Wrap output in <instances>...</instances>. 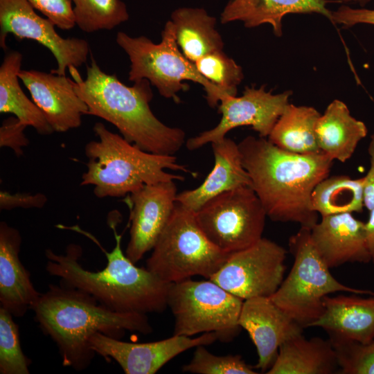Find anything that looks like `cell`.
Wrapping results in <instances>:
<instances>
[{
  "mask_svg": "<svg viewBox=\"0 0 374 374\" xmlns=\"http://www.w3.org/2000/svg\"><path fill=\"white\" fill-rule=\"evenodd\" d=\"M119 213L112 211L108 224L113 231L115 246L107 251L96 238L78 226H64L80 232L92 240L105 253V267L99 271L84 269L79 262L82 249L77 244H69L64 254L50 249L45 251L46 269L51 276L59 277L62 283L89 294L100 303L117 312L141 314L159 313L168 307V283L148 269L138 267L123 253L122 235L116 225Z\"/></svg>",
  "mask_w": 374,
  "mask_h": 374,
  "instance_id": "cell-1",
  "label": "cell"
},
{
  "mask_svg": "<svg viewBox=\"0 0 374 374\" xmlns=\"http://www.w3.org/2000/svg\"><path fill=\"white\" fill-rule=\"evenodd\" d=\"M251 187L274 222L312 229L319 221L311 197L329 176L333 160L323 152L301 154L280 149L266 138L247 136L238 143Z\"/></svg>",
  "mask_w": 374,
  "mask_h": 374,
  "instance_id": "cell-2",
  "label": "cell"
},
{
  "mask_svg": "<svg viewBox=\"0 0 374 374\" xmlns=\"http://www.w3.org/2000/svg\"><path fill=\"white\" fill-rule=\"evenodd\" d=\"M32 310L42 331L56 344L64 366L87 368L96 353L89 339L96 332L120 339L125 331L152 332L147 314L114 311L89 294L64 284L50 285Z\"/></svg>",
  "mask_w": 374,
  "mask_h": 374,
  "instance_id": "cell-3",
  "label": "cell"
},
{
  "mask_svg": "<svg viewBox=\"0 0 374 374\" xmlns=\"http://www.w3.org/2000/svg\"><path fill=\"white\" fill-rule=\"evenodd\" d=\"M85 79L75 67L69 70L78 95L87 104L89 115L112 123L127 141L158 154L175 155L185 143V132L163 124L152 112L153 93L148 80L129 87L115 74L104 72L91 55Z\"/></svg>",
  "mask_w": 374,
  "mask_h": 374,
  "instance_id": "cell-4",
  "label": "cell"
},
{
  "mask_svg": "<svg viewBox=\"0 0 374 374\" xmlns=\"http://www.w3.org/2000/svg\"><path fill=\"white\" fill-rule=\"evenodd\" d=\"M93 132L98 140L88 142L84 147L88 161L80 185L93 186L98 198L122 197L145 185L184 180L183 175L170 173L169 170L197 175L179 163L175 155L143 150L100 122L94 125Z\"/></svg>",
  "mask_w": 374,
  "mask_h": 374,
  "instance_id": "cell-5",
  "label": "cell"
},
{
  "mask_svg": "<svg viewBox=\"0 0 374 374\" xmlns=\"http://www.w3.org/2000/svg\"><path fill=\"white\" fill-rule=\"evenodd\" d=\"M311 229L301 227L288 240L292 267L269 298L303 329L322 314L323 298L336 292L374 296L370 290L353 288L337 280L316 249Z\"/></svg>",
  "mask_w": 374,
  "mask_h": 374,
  "instance_id": "cell-6",
  "label": "cell"
},
{
  "mask_svg": "<svg viewBox=\"0 0 374 374\" xmlns=\"http://www.w3.org/2000/svg\"><path fill=\"white\" fill-rule=\"evenodd\" d=\"M161 36V42L154 44L145 36L134 37L118 32L116 43L130 60L129 80H148L163 97L177 103L180 101L177 93L188 89V85L183 82L193 81L204 87L208 105L217 107L222 99L220 92L182 53L170 20L166 23Z\"/></svg>",
  "mask_w": 374,
  "mask_h": 374,
  "instance_id": "cell-7",
  "label": "cell"
},
{
  "mask_svg": "<svg viewBox=\"0 0 374 374\" xmlns=\"http://www.w3.org/2000/svg\"><path fill=\"white\" fill-rule=\"evenodd\" d=\"M152 250L145 268L168 283L195 276L210 279L230 255L207 238L195 213L177 202Z\"/></svg>",
  "mask_w": 374,
  "mask_h": 374,
  "instance_id": "cell-8",
  "label": "cell"
},
{
  "mask_svg": "<svg viewBox=\"0 0 374 374\" xmlns=\"http://www.w3.org/2000/svg\"><path fill=\"white\" fill-rule=\"evenodd\" d=\"M243 301L210 279L171 283L167 303L175 319L173 335L215 332L217 340L230 342L242 329L238 320Z\"/></svg>",
  "mask_w": 374,
  "mask_h": 374,
  "instance_id": "cell-9",
  "label": "cell"
},
{
  "mask_svg": "<svg viewBox=\"0 0 374 374\" xmlns=\"http://www.w3.org/2000/svg\"><path fill=\"white\" fill-rule=\"evenodd\" d=\"M195 217L207 238L218 249L231 253L262 238L267 216L254 190L245 186L208 200L195 212Z\"/></svg>",
  "mask_w": 374,
  "mask_h": 374,
  "instance_id": "cell-10",
  "label": "cell"
},
{
  "mask_svg": "<svg viewBox=\"0 0 374 374\" xmlns=\"http://www.w3.org/2000/svg\"><path fill=\"white\" fill-rule=\"evenodd\" d=\"M286 255L283 247L262 237L253 245L230 253L210 280L243 301L270 297L284 279Z\"/></svg>",
  "mask_w": 374,
  "mask_h": 374,
  "instance_id": "cell-11",
  "label": "cell"
},
{
  "mask_svg": "<svg viewBox=\"0 0 374 374\" xmlns=\"http://www.w3.org/2000/svg\"><path fill=\"white\" fill-rule=\"evenodd\" d=\"M48 18L38 15L27 0H0V46L6 48L8 34L19 39H33L50 50L57 61V69L51 72L66 75V69L84 64L89 46L83 39L64 38Z\"/></svg>",
  "mask_w": 374,
  "mask_h": 374,
  "instance_id": "cell-12",
  "label": "cell"
},
{
  "mask_svg": "<svg viewBox=\"0 0 374 374\" xmlns=\"http://www.w3.org/2000/svg\"><path fill=\"white\" fill-rule=\"evenodd\" d=\"M292 91L272 94L265 86L259 89L245 87L240 97L226 96L218 106L222 114L219 123L213 128L188 139L186 142L189 150H195L226 137L233 128L251 126L259 136L268 137L278 118L289 104Z\"/></svg>",
  "mask_w": 374,
  "mask_h": 374,
  "instance_id": "cell-13",
  "label": "cell"
},
{
  "mask_svg": "<svg viewBox=\"0 0 374 374\" xmlns=\"http://www.w3.org/2000/svg\"><path fill=\"white\" fill-rule=\"evenodd\" d=\"M216 340L215 332H206L197 338L173 335L160 341L132 343L96 332L89 342L96 354L114 359L126 374H154L181 353Z\"/></svg>",
  "mask_w": 374,
  "mask_h": 374,
  "instance_id": "cell-14",
  "label": "cell"
},
{
  "mask_svg": "<svg viewBox=\"0 0 374 374\" xmlns=\"http://www.w3.org/2000/svg\"><path fill=\"white\" fill-rule=\"evenodd\" d=\"M175 181L145 185L130 194V240L125 255L138 262L155 245L175 210L177 195Z\"/></svg>",
  "mask_w": 374,
  "mask_h": 374,
  "instance_id": "cell-15",
  "label": "cell"
},
{
  "mask_svg": "<svg viewBox=\"0 0 374 374\" xmlns=\"http://www.w3.org/2000/svg\"><path fill=\"white\" fill-rule=\"evenodd\" d=\"M238 322L256 348L258 359L254 368L265 373L274 363L280 346L303 331L269 297L265 296L244 300Z\"/></svg>",
  "mask_w": 374,
  "mask_h": 374,
  "instance_id": "cell-16",
  "label": "cell"
},
{
  "mask_svg": "<svg viewBox=\"0 0 374 374\" xmlns=\"http://www.w3.org/2000/svg\"><path fill=\"white\" fill-rule=\"evenodd\" d=\"M19 78L54 132L78 128L82 116L89 115V108L76 93L73 80L66 75L21 70Z\"/></svg>",
  "mask_w": 374,
  "mask_h": 374,
  "instance_id": "cell-17",
  "label": "cell"
},
{
  "mask_svg": "<svg viewBox=\"0 0 374 374\" xmlns=\"http://www.w3.org/2000/svg\"><path fill=\"white\" fill-rule=\"evenodd\" d=\"M312 241L327 266L331 269L346 263H368L365 222L351 213L321 216L310 230Z\"/></svg>",
  "mask_w": 374,
  "mask_h": 374,
  "instance_id": "cell-18",
  "label": "cell"
},
{
  "mask_svg": "<svg viewBox=\"0 0 374 374\" xmlns=\"http://www.w3.org/2000/svg\"><path fill=\"white\" fill-rule=\"evenodd\" d=\"M21 244L19 231L1 222L0 307L15 317H21L32 310L41 294L19 258Z\"/></svg>",
  "mask_w": 374,
  "mask_h": 374,
  "instance_id": "cell-19",
  "label": "cell"
},
{
  "mask_svg": "<svg viewBox=\"0 0 374 374\" xmlns=\"http://www.w3.org/2000/svg\"><path fill=\"white\" fill-rule=\"evenodd\" d=\"M324 310L310 327L323 329L331 342L355 341L366 344L374 339V296H326Z\"/></svg>",
  "mask_w": 374,
  "mask_h": 374,
  "instance_id": "cell-20",
  "label": "cell"
},
{
  "mask_svg": "<svg viewBox=\"0 0 374 374\" xmlns=\"http://www.w3.org/2000/svg\"><path fill=\"white\" fill-rule=\"evenodd\" d=\"M214 166L198 187L178 193L176 202L197 212L212 198L241 186L251 187L249 175L243 166L238 143L225 137L211 143Z\"/></svg>",
  "mask_w": 374,
  "mask_h": 374,
  "instance_id": "cell-21",
  "label": "cell"
},
{
  "mask_svg": "<svg viewBox=\"0 0 374 374\" xmlns=\"http://www.w3.org/2000/svg\"><path fill=\"white\" fill-rule=\"evenodd\" d=\"M327 0H230L223 9L220 21L226 24L241 21L247 28L270 24L274 34L282 35V19L287 14L318 13L331 19Z\"/></svg>",
  "mask_w": 374,
  "mask_h": 374,
  "instance_id": "cell-22",
  "label": "cell"
},
{
  "mask_svg": "<svg viewBox=\"0 0 374 374\" xmlns=\"http://www.w3.org/2000/svg\"><path fill=\"white\" fill-rule=\"evenodd\" d=\"M335 349L328 339L319 337L307 339L303 333L284 342L267 374L339 373Z\"/></svg>",
  "mask_w": 374,
  "mask_h": 374,
  "instance_id": "cell-23",
  "label": "cell"
},
{
  "mask_svg": "<svg viewBox=\"0 0 374 374\" xmlns=\"http://www.w3.org/2000/svg\"><path fill=\"white\" fill-rule=\"evenodd\" d=\"M367 132L366 125L353 117L346 105L339 100L328 105L316 125L317 140L321 152L333 161L342 163L353 156Z\"/></svg>",
  "mask_w": 374,
  "mask_h": 374,
  "instance_id": "cell-24",
  "label": "cell"
},
{
  "mask_svg": "<svg viewBox=\"0 0 374 374\" xmlns=\"http://www.w3.org/2000/svg\"><path fill=\"white\" fill-rule=\"evenodd\" d=\"M170 21L179 48L193 63L208 53L223 49L222 37L215 28L216 19L204 8H179L172 12Z\"/></svg>",
  "mask_w": 374,
  "mask_h": 374,
  "instance_id": "cell-25",
  "label": "cell"
},
{
  "mask_svg": "<svg viewBox=\"0 0 374 374\" xmlns=\"http://www.w3.org/2000/svg\"><path fill=\"white\" fill-rule=\"evenodd\" d=\"M22 55L12 51L4 57L0 67V112L10 113L37 132L48 135L54 131L37 105L30 100L19 82Z\"/></svg>",
  "mask_w": 374,
  "mask_h": 374,
  "instance_id": "cell-26",
  "label": "cell"
},
{
  "mask_svg": "<svg viewBox=\"0 0 374 374\" xmlns=\"http://www.w3.org/2000/svg\"><path fill=\"white\" fill-rule=\"evenodd\" d=\"M320 116L314 107L289 103L273 127L268 140L290 152H321L316 136V125Z\"/></svg>",
  "mask_w": 374,
  "mask_h": 374,
  "instance_id": "cell-27",
  "label": "cell"
},
{
  "mask_svg": "<svg viewBox=\"0 0 374 374\" xmlns=\"http://www.w3.org/2000/svg\"><path fill=\"white\" fill-rule=\"evenodd\" d=\"M311 203L321 216L342 213L362 212L364 205V177L348 175L328 176L314 188Z\"/></svg>",
  "mask_w": 374,
  "mask_h": 374,
  "instance_id": "cell-28",
  "label": "cell"
},
{
  "mask_svg": "<svg viewBox=\"0 0 374 374\" xmlns=\"http://www.w3.org/2000/svg\"><path fill=\"white\" fill-rule=\"evenodd\" d=\"M75 24L85 33L112 30L129 19L121 0H71Z\"/></svg>",
  "mask_w": 374,
  "mask_h": 374,
  "instance_id": "cell-29",
  "label": "cell"
},
{
  "mask_svg": "<svg viewBox=\"0 0 374 374\" xmlns=\"http://www.w3.org/2000/svg\"><path fill=\"white\" fill-rule=\"evenodd\" d=\"M194 64L201 75L217 89L222 99L236 96L244 77L242 69L222 50L208 53Z\"/></svg>",
  "mask_w": 374,
  "mask_h": 374,
  "instance_id": "cell-30",
  "label": "cell"
},
{
  "mask_svg": "<svg viewBox=\"0 0 374 374\" xmlns=\"http://www.w3.org/2000/svg\"><path fill=\"white\" fill-rule=\"evenodd\" d=\"M30 363L22 351L19 326L12 314L0 307V373L28 374Z\"/></svg>",
  "mask_w": 374,
  "mask_h": 374,
  "instance_id": "cell-31",
  "label": "cell"
},
{
  "mask_svg": "<svg viewBox=\"0 0 374 374\" xmlns=\"http://www.w3.org/2000/svg\"><path fill=\"white\" fill-rule=\"evenodd\" d=\"M182 372L196 374H256L254 367L247 364L240 355H216L204 345L195 347L189 363Z\"/></svg>",
  "mask_w": 374,
  "mask_h": 374,
  "instance_id": "cell-32",
  "label": "cell"
},
{
  "mask_svg": "<svg viewBox=\"0 0 374 374\" xmlns=\"http://www.w3.org/2000/svg\"><path fill=\"white\" fill-rule=\"evenodd\" d=\"M340 374H374V339L362 344L355 341L332 342Z\"/></svg>",
  "mask_w": 374,
  "mask_h": 374,
  "instance_id": "cell-33",
  "label": "cell"
},
{
  "mask_svg": "<svg viewBox=\"0 0 374 374\" xmlns=\"http://www.w3.org/2000/svg\"><path fill=\"white\" fill-rule=\"evenodd\" d=\"M27 1L60 29L70 30L76 25L71 0Z\"/></svg>",
  "mask_w": 374,
  "mask_h": 374,
  "instance_id": "cell-34",
  "label": "cell"
},
{
  "mask_svg": "<svg viewBox=\"0 0 374 374\" xmlns=\"http://www.w3.org/2000/svg\"><path fill=\"white\" fill-rule=\"evenodd\" d=\"M26 127L16 116L3 120L0 127V147L10 148L17 157L22 155V148L29 143L24 132Z\"/></svg>",
  "mask_w": 374,
  "mask_h": 374,
  "instance_id": "cell-35",
  "label": "cell"
},
{
  "mask_svg": "<svg viewBox=\"0 0 374 374\" xmlns=\"http://www.w3.org/2000/svg\"><path fill=\"white\" fill-rule=\"evenodd\" d=\"M47 202V197L41 193L30 194L27 193H11L0 191V209L12 210L15 208H42Z\"/></svg>",
  "mask_w": 374,
  "mask_h": 374,
  "instance_id": "cell-36",
  "label": "cell"
},
{
  "mask_svg": "<svg viewBox=\"0 0 374 374\" xmlns=\"http://www.w3.org/2000/svg\"><path fill=\"white\" fill-rule=\"evenodd\" d=\"M334 23L350 27L357 24L374 25V10L352 8L342 6L336 11L331 12V19Z\"/></svg>",
  "mask_w": 374,
  "mask_h": 374,
  "instance_id": "cell-37",
  "label": "cell"
},
{
  "mask_svg": "<svg viewBox=\"0 0 374 374\" xmlns=\"http://www.w3.org/2000/svg\"><path fill=\"white\" fill-rule=\"evenodd\" d=\"M368 152L370 168L364 177V205L370 211L374 208V134L371 136Z\"/></svg>",
  "mask_w": 374,
  "mask_h": 374,
  "instance_id": "cell-38",
  "label": "cell"
},
{
  "mask_svg": "<svg viewBox=\"0 0 374 374\" xmlns=\"http://www.w3.org/2000/svg\"><path fill=\"white\" fill-rule=\"evenodd\" d=\"M365 233L371 262L374 263V208L370 211L368 219L365 222Z\"/></svg>",
  "mask_w": 374,
  "mask_h": 374,
  "instance_id": "cell-39",
  "label": "cell"
},
{
  "mask_svg": "<svg viewBox=\"0 0 374 374\" xmlns=\"http://www.w3.org/2000/svg\"><path fill=\"white\" fill-rule=\"evenodd\" d=\"M344 2H353L357 3L362 6H364L366 4L369 3L371 0H342Z\"/></svg>",
  "mask_w": 374,
  "mask_h": 374,
  "instance_id": "cell-40",
  "label": "cell"
}]
</instances>
